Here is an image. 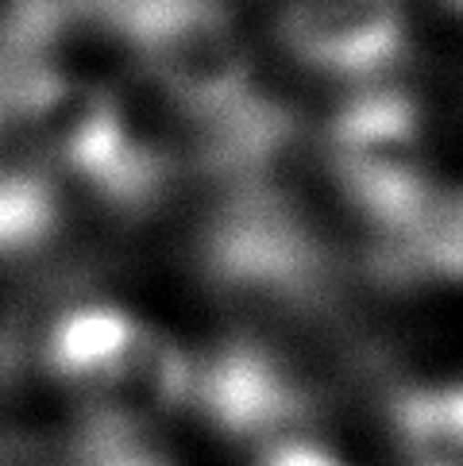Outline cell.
<instances>
[{"label":"cell","mask_w":463,"mask_h":466,"mask_svg":"<svg viewBox=\"0 0 463 466\" xmlns=\"http://www.w3.org/2000/svg\"><path fill=\"white\" fill-rule=\"evenodd\" d=\"M259 466H347L333 451H324L321 443L302 440V436H286L262 447V462Z\"/></svg>","instance_id":"4fadbf2b"},{"label":"cell","mask_w":463,"mask_h":466,"mask_svg":"<svg viewBox=\"0 0 463 466\" xmlns=\"http://www.w3.org/2000/svg\"><path fill=\"white\" fill-rule=\"evenodd\" d=\"M74 466H174L170 455L155 443L151 428L120 424L93 416L74 440Z\"/></svg>","instance_id":"7c38bea8"},{"label":"cell","mask_w":463,"mask_h":466,"mask_svg":"<svg viewBox=\"0 0 463 466\" xmlns=\"http://www.w3.org/2000/svg\"><path fill=\"white\" fill-rule=\"evenodd\" d=\"M190 378L193 359L162 328L139 320L116 362L93 381L86 401L93 416L151 428L190 401Z\"/></svg>","instance_id":"8992f818"},{"label":"cell","mask_w":463,"mask_h":466,"mask_svg":"<svg viewBox=\"0 0 463 466\" xmlns=\"http://www.w3.org/2000/svg\"><path fill=\"white\" fill-rule=\"evenodd\" d=\"M62 201L43 174L0 170V255H24L51 243Z\"/></svg>","instance_id":"8fae6325"},{"label":"cell","mask_w":463,"mask_h":466,"mask_svg":"<svg viewBox=\"0 0 463 466\" xmlns=\"http://www.w3.org/2000/svg\"><path fill=\"white\" fill-rule=\"evenodd\" d=\"M444 5H448L452 12H463V0H444Z\"/></svg>","instance_id":"9a60e30c"},{"label":"cell","mask_w":463,"mask_h":466,"mask_svg":"<svg viewBox=\"0 0 463 466\" xmlns=\"http://www.w3.org/2000/svg\"><path fill=\"white\" fill-rule=\"evenodd\" d=\"M286 51L336 77H375L406 55L398 0H286L278 15Z\"/></svg>","instance_id":"5b68a950"},{"label":"cell","mask_w":463,"mask_h":466,"mask_svg":"<svg viewBox=\"0 0 463 466\" xmlns=\"http://www.w3.org/2000/svg\"><path fill=\"white\" fill-rule=\"evenodd\" d=\"M402 258L421 274L463 281V186H437L425 193L409 224L394 236Z\"/></svg>","instance_id":"9c48e42d"},{"label":"cell","mask_w":463,"mask_h":466,"mask_svg":"<svg viewBox=\"0 0 463 466\" xmlns=\"http://www.w3.org/2000/svg\"><path fill=\"white\" fill-rule=\"evenodd\" d=\"M328 155L352 205L394 239L433 189L421 108L406 89L352 93L328 127Z\"/></svg>","instance_id":"3957f363"},{"label":"cell","mask_w":463,"mask_h":466,"mask_svg":"<svg viewBox=\"0 0 463 466\" xmlns=\"http://www.w3.org/2000/svg\"><path fill=\"white\" fill-rule=\"evenodd\" d=\"M112 0H8L0 12V55H51L77 27L105 24Z\"/></svg>","instance_id":"30bf717a"},{"label":"cell","mask_w":463,"mask_h":466,"mask_svg":"<svg viewBox=\"0 0 463 466\" xmlns=\"http://www.w3.org/2000/svg\"><path fill=\"white\" fill-rule=\"evenodd\" d=\"M394 428L409 466H463V381L398 393Z\"/></svg>","instance_id":"ba28073f"},{"label":"cell","mask_w":463,"mask_h":466,"mask_svg":"<svg viewBox=\"0 0 463 466\" xmlns=\"http://www.w3.org/2000/svg\"><path fill=\"white\" fill-rule=\"evenodd\" d=\"M228 440L274 443L309 420L313 397L290 366L259 339H228L193 362L190 401Z\"/></svg>","instance_id":"277c9868"},{"label":"cell","mask_w":463,"mask_h":466,"mask_svg":"<svg viewBox=\"0 0 463 466\" xmlns=\"http://www.w3.org/2000/svg\"><path fill=\"white\" fill-rule=\"evenodd\" d=\"M205 274L228 293L278 309H313L328 297L333 262L324 243L262 177L232 181L201 231Z\"/></svg>","instance_id":"6da1fadb"},{"label":"cell","mask_w":463,"mask_h":466,"mask_svg":"<svg viewBox=\"0 0 463 466\" xmlns=\"http://www.w3.org/2000/svg\"><path fill=\"white\" fill-rule=\"evenodd\" d=\"M105 24L193 120L255 93L252 55L221 0H112Z\"/></svg>","instance_id":"7a4b0ae2"},{"label":"cell","mask_w":463,"mask_h":466,"mask_svg":"<svg viewBox=\"0 0 463 466\" xmlns=\"http://www.w3.org/2000/svg\"><path fill=\"white\" fill-rule=\"evenodd\" d=\"M139 328V316H131L120 305H81L58 316L51 336L43 343L46 370L55 378L70 381L74 390L89 393L93 381L101 378L116 355L124 351L131 331Z\"/></svg>","instance_id":"52a82bcc"},{"label":"cell","mask_w":463,"mask_h":466,"mask_svg":"<svg viewBox=\"0 0 463 466\" xmlns=\"http://www.w3.org/2000/svg\"><path fill=\"white\" fill-rule=\"evenodd\" d=\"M20 366H24V351L8 331H0V401L12 393V386L20 381Z\"/></svg>","instance_id":"5bb4252c"}]
</instances>
